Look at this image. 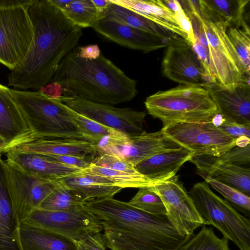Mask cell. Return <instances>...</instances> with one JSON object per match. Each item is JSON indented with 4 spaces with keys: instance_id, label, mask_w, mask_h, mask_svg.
Wrapping results in <instances>:
<instances>
[{
    "instance_id": "cell-1",
    "label": "cell",
    "mask_w": 250,
    "mask_h": 250,
    "mask_svg": "<svg viewBox=\"0 0 250 250\" xmlns=\"http://www.w3.org/2000/svg\"><path fill=\"white\" fill-rule=\"evenodd\" d=\"M33 40L21 63L8 75V86L38 90L49 83L61 61L83 35L49 0H34L28 8Z\"/></svg>"
},
{
    "instance_id": "cell-4",
    "label": "cell",
    "mask_w": 250,
    "mask_h": 250,
    "mask_svg": "<svg viewBox=\"0 0 250 250\" xmlns=\"http://www.w3.org/2000/svg\"><path fill=\"white\" fill-rule=\"evenodd\" d=\"M34 139L45 138L85 140L68 106L38 89H10Z\"/></svg>"
},
{
    "instance_id": "cell-34",
    "label": "cell",
    "mask_w": 250,
    "mask_h": 250,
    "mask_svg": "<svg viewBox=\"0 0 250 250\" xmlns=\"http://www.w3.org/2000/svg\"><path fill=\"white\" fill-rule=\"evenodd\" d=\"M228 36L232 44L246 75L250 74V29L229 27Z\"/></svg>"
},
{
    "instance_id": "cell-32",
    "label": "cell",
    "mask_w": 250,
    "mask_h": 250,
    "mask_svg": "<svg viewBox=\"0 0 250 250\" xmlns=\"http://www.w3.org/2000/svg\"><path fill=\"white\" fill-rule=\"evenodd\" d=\"M62 12L74 25L81 28L91 27L98 20L92 0H72Z\"/></svg>"
},
{
    "instance_id": "cell-30",
    "label": "cell",
    "mask_w": 250,
    "mask_h": 250,
    "mask_svg": "<svg viewBox=\"0 0 250 250\" xmlns=\"http://www.w3.org/2000/svg\"><path fill=\"white\" fill-rule=\"evenodd\" d=\"M59 184L42 202L39 208L49 210H64L83 205L85 201L76 191L59 180Z\"/></svg>"
},
{
    "instance_id": "cell-40",
    "label": "cell",
    "mask_w": 250,
    "mask_h": 250,
    "mask_svg": "<svg viewBox=\"0 0 250 250\" xmlns=\"http://www.w3.org/2000/svg\"><path fill=\"white\" fill-rule=\"evenodd\" d=\"M218 160L230 163L238 166L250 162V144L240 147L236 145L219 156H214Z\"/></svg>"
},
{
    "instance_id": "cell-15",
    "label": "cell",
    "mask_w": 250,
    "mask_h": 250,
    "mask_svg": "<svg viewBox=\"0 0 250 250\" xmlns=\"http://www.w3.org/2000/svg\"><path fill=\"white\" fill-rule=\"evenodd\" d=\"M162 68L166 77L180 84L204 88L214 84L188 43L169 45L162 61Z\"/></svg>"
},
{
    "instance_id": "cell-35",
    "label": "cell",
    "mask_w": 250,
    "mask_h": 250,
    "mask_svg": "<svg viewBox=\"0 0 250 250\" xmlns=\"http://www.w3.org/2000/svg\"><path fill=\"white\" fill-rule=\"evenodd\" d=\"M128 203L149 214H166V209L162 199L149 187L139 188L135 195Z\"/></svg>"
},
{
    "instance_id": "cell-20",
    "label": "cell",
    "mask_w": 250,
    "mask_h": 250,
    "mask_svg": "<svg viewBox=\"0 0 250 250\" xmlns=\"http://www.w3.org/2000/svg\"><path fill=\"white\" fill-rule=\"evenodd\" d=\"M4 154L6 160L17 168L31 176L44 180H58L81 170L37 154L12 150H7Z\"/></svg>"
},
{
    "instance_id": "cell-48",
    "label": "cell",
    "mask_w": 250,
    "mask_h": 250,
    "mask_svg": "<svg viewBox=\"0 0 250 250\" xmlns=\"http://www.w3.org/2000/svg\"><path fill=\"white\" fill-rule=\"evenodd\" d=\"M8 146L4 140L0 136V154L4 153L7 149Z\"/></svg>"
},
{
    "instance_id": "cell-5",
    "label": "cell",
    "mask_w": 250,
    "mask_h": 250,
    "mask_svg": "<svg viewBox=\"0 0 250 250\" xmlns=\"http://www.w3.org/2000/svg\"><path fill=\"white\" fill-rule=\"evenodd\" d=\"M145 104L163 126L177 122H208L219 113L208 91L199 86L180 84L158 91L147 97Z\"/></svg>"
},
{
    "instance_id": "cell-44",
    "label": "cell",
    "mask_w": 250,
    "mask_h": 250,
    "mask_svg": "<svg viewBox=\"0 0 250 250\" xmlns=\"http://www.w3.org/2000/svg\"><path fill=\"white\" fill-rule=\"evenodd\" d=\"M47 96L55 99L62 95V88L57 83L50 82L44 87L39 89Z\"/></svg>"
},
{
    "instance_id": "cell-39",
    "label": "cell",
    "mask_w": 250,
    "mask_h": 250,
    "mask_svg": "<svg viewBox=\"0 0 250 250\" xmlns=\"http://www.w3.org/2000/svg\"><path fill=\"white\" fill-rule=\"evenodd\" d=\"M91 163L97 166L126 173H139L131 163L112 154H104L98 156L94 158Z\"/></svg>"
},
{
    "instance_id": "cell-7",
    "label": "cell",
    "mask_w": 250,
    "mask_h": 250,
    "mask_svg": "<svg viewBox=\"0 0 250 250\" xmlns=\"http://www.w3.org/2000/svg\"><path fill=\"white\" fill-rule=\"evenodd\" d=\"M34 0H0V63L11 70L25 56L33 40L28 8Z\"/></svg>"
},
{
    "instance_id": "cell-43",
    "label": "cell",
    "mask_w": 250,
    "mask_h": 250,
    "mask_svg": "<svg viewBox=\"0 0 250 250\" xmlns=\"http://www.w3.org/2000/svg\"><path fill=\"white\" fill-rule=\"evenodd\" d=\"M80 56L87 60H94L101 55V51L97 44H90L83 46H78Z\"/></svg>"
},
{
    "instance_id": "cell-2",
    "label": "cell",
    "mask_w": 250,
    "mask_h": 250,
    "mask_svg": "<svg viewBox=\"0 0 250 250\" xmlns=\"http://www.w3.org/2000/svg\"><path fill=\"white\" fill-rule=\"evenodd\" d=\"M111 250H177L191 236L181 235L167 214L153 215L112 197L86 201Z\"/></svg>"
},
{
    "instance_id": "cell-9",
    "label": "cell",
    "mask_w": 250,
    "mask_h": 250,
    "mask_svg": "<svg viewBox=\"0 0 250 250\" xmlns=\"http://www.w3.org/2000/svg\"><path fill=\"white\" fill-rule=\"evenodd\" d=\"M96 155L112 154L131 163L140 162L159 153L182 147L161 130L129 135L117 131L93 144Z\"/></svg>"
},
{
    "instance_id": "cell-36",
    "label": "cell",
    "mask_w": 250,
    "mask_h": 250,
    "mask_svg": "<svg viewBox=\"0 0 250 250\" xmlns=\"http://www.w3.org/2000/svg\"><path fill=\"white\" fill-rule=\"evenodd\" d=\"M68 109L82 130L85 140L93 144L118 131L82 115L69 107Z\"/></svg>"
},
{
    "instance_id": "cell-19",
    "label": "cell",
    "mask_w": 250,
    "mask_h": 250,
    "mask_svg": "<svg viewBox=\"0 0 250 250\" xmlns=\"http://www.w3.org/2000/svg\"><path fill=\"white\" fill-rule=\"evenodd\" d=\"M0 136L7 144V149L21 143L34 140L33 134L13 98L10 89L1 84Z\"/></svg>"
},
{
    "instance_id": "cell-31",
    "label": "cell",
    "mask_w": 250,
    "mask_h": 250,
    "mask_svg": "<svg viewBox=\"0 0 250 250\" xmlns=\"http://www.w3.org/2000/svg\"><path fill=\"white\" fill-rule=\"evenodd\" d=\"M229 241L224 237L219 238L212 228L204 225L177 250H230Z\"/></svg>"
},
{
    "instance_id": "cell-42",
    "label": "cell",
    "mask_w": 250,
    "mask_h": 250,
    "mask_svg": "<svg viewBox=\"0 0 250 250\" xmlns=\"http://www.w3.org/2000/svg\"><path fill=\"white\" fill-rule=\"evenodd\" d=\"M51 160L80 169L87 167L91 163L90 159L72 155H43Z\"/></svg>"
},
{
    "instance_id": "cell-3",
    "label": "cell",
    "mask_w": 250,
    "mask_h": 250,
    "mask_svg": "<svg viewBox=\"0 0 250 250\" xmlns=\"http://www.w3.org/2000/svg\"><path fill=\"white\" fill-rule=\"evenodd\" d=\"M50 82L61 85L63 95L107 104L129 102L138 93L136 81L102 54L81 58L78 46L61 61Z\"/></svg>"
},
{
    "instance_id": "cell-45",
    "label": "cell",
    "mask_w": 250,
    "mask_h": 250,
    "mask_svg": "<svg viewBox=\"0 0 250 250\" xmlns=\"http://www.w3.org/2000/svg\"><path fill=\"white\" fill-rule=\"evenodd\" d=\"M0 250H22L19 237L16 239L0 238Z\"/></svg>"
},
{
    "instance_id": "cell-18",
    "label": "cell",
    "mask_w": 250,
    "mask_h": 250,
    "mask_svg": "<svg viewBox=\"0 0 250 250\" xmlns=\"http://www.w3.org/2000/svg\"><path fill=\"white\" fill-rule=\"evenodd\" d=\"M203 174L230 186L245 194H250V169L216 160L214 156H193L189 161Z\"/></svg>"
},
{
    "instance_id": "cell-6",
    "label": "cell",
    "mask_w": 250,
    "mask_h": 250,
    "mask_svg": "<svg viewBox=\"0 0 250 250\" xmlns=\"http://www.w3.org/2000/svg\"><path fill=\"white\" fill-rule=\"evenodd\" d=\"M204 221L217 228L240 250H250V221L226 200L216 195L206 182L197 183L188 192Z\"/></svg>"
},
{
    "instance_id": "cell-41",
    "label": "cell",
    "mask_w": 250,
    "mask_h": 250,
    "mask_svg": "<svg viewBox=\"0 0 250 250\" xmlns=\"http://www.w3.org/2000/svg\"><path fill=\"white\" fill-rule=\"evenodd\" d=\"M75 243L76 250H106L107 248L105 238L101 232L91 234Z\"/></svg>"
},
{
    "instance_id": "cell-8",
    "label": "cell",
    "mask_w": 250,
    "mask_h": 250,
    "mask_svg": "<svg viewBox=\"0 0 250 250\" xmlns=\"http://www.w3.org/2000/svg\"><path fill=\"white\" fill-rule=\"evenodd\" d=\"M189 15L196 18L206 35L209 67L215 83L223 88H230L243 82L250 83V76L245 74L228 36L227 26L221 22L205 20L195 10L190 11Z\"/></svg>"
},
{
    "instance_id": "cell-28",
    "label": "cell",
    "mask_w": 250,
    "mask_h": 250,
    "mask_svg": "<svg viewBox=\"0 0 250 250\" xmlns=\"http://www.w3.org/2000/svg\"><path fill=\"white\" fill-rule=\"evenodd\" d=\"M20 226V225H19ZM14 220L12 203L7 187L3 160L0 154V238L16 239L19 227Z\"/></svg>"
},
{
    "instance_id": "cell-22",
    "label": "cell",
    "mask_w": 250,
    "mask_h": 250,
    "mask_svg": "<svg viewBox=\"0 0 250 250\" xmlns=\"http://www.w3.org/2000/svg\"><path fill=\"white\" fill-rule=\"evenodd\" d=\"M193 155V152L182 146L155 155L134 167L140 174L160 183L176 175L182 165Z\"/></svg>"
},
{
    "instance_id": "cell-33",
    "label": "cell",
    "mask_w": 250,
    "mask_h": 250,
    "mask_svg": "<svg viewBox=\"0 0 250 250\" xmlns=\"http://www.w3.org/2000/svg\"><path fill=\"white\" fill-rule=\"evenodd\" d=\"M208 185L221 194L232 207L250 216V197L240 191L203 174H199Z\"/></svg>"
},
{
    "instance_id": "cell-25",
    "label": "cell",
    "mask_w": 250,
    "mask_h": 250,
    "mask_svg": "<svg viewBox=\"0 0 250 250\" xmlns=\"http://www.w3.org/2000/svg\"><path fill=\"white\" fill-rule=\"evenodd\" d=\"M59 180L68 188L77 191L85 202L112 197L123 189L105 177L82 170Z\"/></svg>"
},
{
    "instance_id": "cell-13",
    "label": "cell",
    "mask_w": 250,
    "mask_h": 250,
    "mask_svg": "<svg viewBox=\"0 0 250 250\" xmlns=\"http://www.w3.org/2000/svg\"><path fill=\"white\" fill-rule=\"evenodd\" d=\"M76 112L116 131L129 135L144 133L146 112L87 101L74 96L55 98Z\"/></svg>"
},
{
    "instance_id": "cell-16",
    "label": "cell",
    "mask_w": 250,
    "mask_h": 250,
    "mask_svg": "<svg viewBox=\"0 0 250 250\" xmlns=\"http://www.w3.org/2000/svg\"><path fill=\"white\" fill-rule=\"evenodd\" d=\"M91 27L97 33L121 45L144 52L169 45L166 42L152 34L107 16L97 20Z\"/></svg>"
},
{
    "instance_id": "cell-47",
    "label": "cell",
    "mask_w": 250,
    "mask_h": 250,
    "mask_svg": "<svg viewBox=\"0 0 250 250\" xmlns=\"http://www.w3.org/2000/svg\"><path fill=\"white\" fill-rule=\"evenodd\" d=\"M56 7L61 11L63 10L72 1V0H49Z\"/></svg>"
},
{
    "instance_id": "cell-24",
    "label": "cell",
    "mask_w": 250,
    "mask_h": 250,
    "mask_svg": "<svg viewBox=\"0 0 250 250\" xmlns=\"http://www.w3.org/2000/svg\"><path fill=\"white\" fill-rule=\"evenodd\" d=\"M151 21L188 42L186 33L177 21L174 12L160 0H110Z\"/></svg>"
},
{
    "instance_id": "cell-12",
    "label": "cell",
    "mask_w": 250,
    "mask_h": 250,
    "mask_svg": "<svg viewBox=\"0 0 250 250\" xmlns=\"http://www.w3.org/2000/svg\"><path fill=\"white\" fill-rule=\"evenodd\" d=\"M14 220L19 226L51 193L59 181H46L31 176L7 160H3Z\"/></svg>"
},
{
    "instance_id": "cell-17",
    "label": "cell",
    "mask_w": 250,
    "mask_h": 250,
    "mask_svg": "<svg viewBox=\"0 0 250 250\" xmlns=\"http://www.w3.org/2000/svg\"><path fill=\"white\" fill-rule=\"evenodd\" d=\"M205 88L224 118L239 124L250 123V83L243 82L230 88L213 84Z\"/></svg>"
},
{
    "instance_id": "cell-37",
    "label": "cell",
    "mask_w": 250,
    "mask_h": 250,
    "mask_svg": "<svg viewBox=\"0 0 250 250\" xmlns=\"http://www.w3.org/2000/svg\"><path fill=\"white\" fill-rule=\"evenodd\" d=\"M211 122L228 135L237 139L242 136L250 138V123L239 124L226 119L220 113L215 115Z\"/></svg>"
},
{
    "instance_id": "cell-23",
    "label": "cell",
    "mask_w": 250,
    "mask_h": 250,
    "mask_svg": "<svg viewBox=\"0 0 250 250\" xmlns=\"http://www.w3.org/2000/svg\"><path fill=\"white\" fill-rule=\"evenodd\" d=\"M250 0H199L197 12L204 19L224 23L228 28L250 29L244 13Z\"/></svg>"
},
{
    "instance_id": "cell-27",
    "label": "cell",
    "mask_w": 250,
    "mask_h": 250,
    "mask_svg": "<svg viewBox=\"0 0 250 250\" xmlns=\"http://www.w3.org/2000/svg\"><path fill=\"white\" fill-rule=\"evenodd\" d=\"M105 16L152 34L166 42L169 45L188 43L185 40L151 21L130 9L117 4L112 3L109 5Z\"/></svg>"
},
{
    "instance_id": "cell-10",
    "label": "cell",
    "mask_w": 250,
    "mask_h": 250,
    "mask_svg": "<svg viewBox=\"0 0 250 250\" xmlns=\"http://www.w3.org/2000/svg\"><path fill=\"white\" fill-rule=\"evenodd\" d=\"M21 224L58 233L75 242L103 230L97 218L83 205L59 211L37 208Z\"/></svg>"
},
{
    "instance_id": "cell-11",
    "label": "cell",
    "mask_w": 250,
    "mask_h": 250,
    "mask_svg": "<svg viewBox=\"0 0 250 250\" xmlns=\"http://www.w3.org/2000/svg\"><path fill=\"white\" fill-rule=\"evenodd\" d=\"M161 130L193 156H219L236 146V139L215 126L212 122H177Z\"/></svg>"
},
{
    "instance_id": "cell-46",
    "label": "cell",
    "mask_w": 250,
    "mask_h": 250,
    "mask_svg": "<svg viewBox=\"0 0 250 250\" xmlns=\"http://www.w3.org/2000/svg\"><path fill=\"white\" fill-rule=\"evenodd\" d=\"M92 1L97 9L98 20L104 17L108 7L112 3L110 0H92Z\"/></svg>"
},
{
    "instance_id": "cell-38",
    "label": "cell",
    "mask_w": 250,
    "mask_h": 250,
    "mask_svg": "<svg viewBox=\"0 0 250 250\" xmlns=\"http://www.w3.org/2000/svg\"><path fill=\"white\" fill-rule=\"evenodd\" d=\"M164 3L172 11L181 28L186 33L188 42L191 46L195 43V37L191 21L178 0H163Z\"/></svg>"
},
{
    "instance_id": "cell-21",
    "label": "cell",
    "mask_w": 250,
    "mask_h": 250,
    "mask_svg": "<svg viewBox=\"0 0 250 250\" xmlns=\"http://www.w3.org/2000/svg\"><path fill=\"white\" fill-rule=\"evenodd\" d=\"M7 150L42 155H72L93 160L96 155L93 143L75 139H36L17 144Z\"/></svg>"
},
{
    "instance_id": "cell-29",
    "label": "cell",
    "mask_w": 250,
    "mask_h": 250,
    "mask_svg": "<svg viewBox=\"0 0 250 250\" xmlns=\"http://www.w3.org/2000/svg\"><path fill=\"white\" fill-rule=\"evenodd\" d=\"M81 170L88 173L105 177L113 182L115 186L122 188L150 187L159 184L139 173H129L117 171L97 166L91 163L87 167Z\"/></svg>"
},
{
    "instance_id": "cell-26",
    "label": "cell",
    "mask_w": 250,
    "mask_h": 250,
    "mask_svg": "<svg viewBox=\"0 0 250 250\" xmlns=\"http://www.w3.org/2000/svg\"><path fill=\"white\" fill-rule=\"evenodd\" d=\"M19 237L22 250H76L75 242L66 237L22 224Z\"/></svg>"
},
{
    "instance_id": "cell-14",
    "label": "cell",
    "mask_w": 250,
    "mask_h": 250,
    "mask_svg": "<svg viewBox=\"0 0 250 250\" xmlns=\"http://www.w3.org/2000/svg\"><path fill=\"white\" fill-rule=\"evenodd\" d=\"M162 199L166 214L174 228L183 236H191L204 221L178 176L149 187Z\"/></svg>"
}]
</instances>
